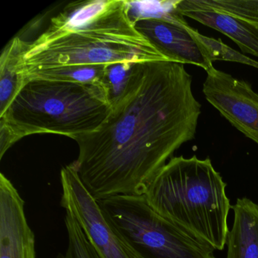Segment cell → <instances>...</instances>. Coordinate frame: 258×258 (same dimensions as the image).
Segmentation results:
<instances>
[{
  "instance_id": "cell-11",
  "label": "cell",
  "mask_w": 258,
  "mask_h": 258,
  "mask_svg": "<svg viewBox=\"0 0 258 258\" xmlns=\"http://www.w3.org/2000/svg\"><path fill=\"white\" fill-rule=\"evenodd\" d=\"M234 223L226 244L227 258H258V205L247 198L232 207Z\"/></svg>"
},
{
  "instance_id": "cell-10",
  "label": "cell",
  "mask_w": 258,
  "mask_h": 258,
  "mask_svg": "<svg viewBox=\"0 0 258 258\" xmlns=\"http://www.w3.org/2000/svg\"><path fill=\"white\" fill-rule=\"evenodd\" d=\"M173 10L227 36L244 53L258 57V30L251 25L209 7L205 0L173 1Z\"/></svg>"
},
{
  "instance_id": "cell-12",
  "label": "cell",
  "mask_w": 258,
  "mask_h": 258,
  "mask_svg": "<svg viewBox=\"0 0 258 258\" xmlns=\"http://www.w3.org/2000/svg\"><path fill=\"white\" fill-rule=\"evenodd\" d=\"M25 40L15 37L3 49L0 58V115L4 114L9 105L25 83L19 72V62L25 47Z\"/></svg>"
},
{
  "instance_id": "cell-5",
  "label": "cell",
  "mask_w": 258,
  "mask_h": 258,
  "mask_svg": "<svg viewBox=\"0 0 258 258\" xmlns=\"http://www.w3.org/2000/svg\"><path fill=\"white\" fill-rule=\"evenodd\" d=\"M104 217L138 258H216L214 249L155 211L144 196L98 200Z\"/></svg>"
},
{
  "instance_id": "cell-13",
  "label": "cell",
  "mask_w": 258,
  "mask_h": 258,
  "mask_svg": "<svg viewBox=\"0 0 258 258\" xmlns=\"http://www.w3.org/2000/svg\"><path fill=\"white\" fill-rule=\"evenodd\" d=\"M105 68L106 66L41 69L24 75L23 79L25 84L31 80L40 79L103 85Z\"/></svg>"
},
{
  "instance_id": "cell-8",
  "label": "cell",
  "mask_w": 258,
  "mask_h": 258,
  "mask_svg": "<svg viewBox=\"0 0 258 258\" xmlns=\"http://www.w3.org/2000/svg\"><path fill=\"white\" fill-rule=\"evenodd\" d=\"M182 18L178 14L173 19H144L134 25L170 61L195 64L207 72L213 67L209 50Z\"/></svg>"
},
{
  "instance_id": "cell-6",
  "label": "cell",
  "mask_w": 258,
  "mask_h": 258,
  "mask_svg": "<svg viewBox=\"0 0 258 258\" xmlns=\"http://www.w3.org/2000/svg\"><path fill=\"white\" fill-rule=\"evenodd\" d=\"M61 206L76 219L102 258H138L105 220L73 163L61 168Z\"/></svg>"
},
{
  "instance_id": "cell-1",
  "label": "cell",
  "mask_w": 258,
  "mask_h": 258,
  "mask_svg": "<svg viewBox=\"0 0 258 258\" xmlns=\"http://www.w3.org/2000/svg\"><path fill=\"white\" fill-rule=\"evenodd\" d=\"M94 132L75 139L73 163L96 200L144 196L175 152L194 140L201 105L184 64L136 63L123 93Z\"/></svg>"
},
{
  "instance_id": "cell-9",
  "label": "cell",
  "mask_w": 258,
  "mask_h": 258,
  "mask_svg": "<svg viewBox=\"0 0 258 258\" xmlns=\"http://www.w3.org/2000/svg\"><path fill=\"white\" fill-rule=\"evenodd\" d=\"M25 205L13 182L0 173V258H36L35 235Z\"/></svg>"
},
{
  "instance_id": "cell-2",
  "label": "cell",
  "mask_w": 258,
  "mask_h": 258,
  "mask_svg": "<svg viewBox=\"0 0 258 258\" xmlns=\"http://www.w3.org/2000/svg\"><path fill=\"white\" fill-rule=\"evenodd\" d=\"M152 61H170L137 31L126 0H89L68 4L25 40L18 69L23 78L41 69Z\"/></svg>"
},
{
  "instance_id": "cell-15",
  "label": "cell",
  "mask_w": 258,
  "mask_h": 258,
  "mask_svg": "<svg viewBox=\"0 0 258 258\" xmlns=\"http://www.w3.org/2000/svg\"><path fill=\"white\" fill-rule=\"evenodd\" d=\"M135 64L118 62L106 66L103 85L108 91L111 104L118 99L126 89Z\"/></svg>"
},
{
  "instance_id": "cell-16",
  "label": "cell",
  "mask_w": 258,
  "mask_h": 258,
  "mask_svg": "<svg viewBox=\"0 0 258 258\" xmlns=\"http://www.w3.org/2000/svg\"><path fill=\"white\" fill-rule=\"evenodd\" d=\"M196 36L204 45L208 47L212 61H235V62L247 64L258 69V61L237 52L235 49L224 44L220 39L216 40V39L202 35L197 30L196 31Z\"/></svg>"
},
{
  "instance_id": "cell-14",
  "label": "cell",
  "mask_w": 258,
  "mask_h": 258,
  "mask_svg": "<svg viewBox=\"0 0 258 258\" xmlns=\"http://www.w3.org/2000/svg\"><path fill=\"white\" fill-rule=\"evenodd\" d=\"M64 225L68 233L67 248L56 258H102L70 213L66 212Z\"/></svg>"
},
{
  "instance_id": "cell-4",
  "label": "cell",
  "mask_w": 258,
  "mask_h": 258,
  "mask_svg": "<svg viewBox=\"0 0 258 258\" xmlns=\"http://www.w3.org/2000/svg\"><path fill=\"white\" fill-rule=\"evenodd\" d=\"M226 187L209 158L174 157L155 176L144 196L158 214L214 250H222L231 208Z\"/></svg>"
},
{
  "instance_id": "cell-7",
  "label": "cell",
  "mask_w": 258,
  "mask_h": 258,
  "mask_svg": "<svg viewBox=\"0 0 258 258\" xmlns=\"http://www.w3.org/2000/svg\"><path fill=\"white\" fill-rule=\"evenodd\" d=\"M203 93L234 127L258 145V93L251 86L213 66L207 71Z\"/></svg>"
},
{
  "instance_id": "cell-3",
  "label": "cell",
  "mask_w": 258,
  "mask_h": 258,
  "mask_svg": "<svg viewBox=\"0 0 258 258\" xmlns=\"http://www.w3.org/2000/svg\"><path fill=\"white\" fill-rule=\"evenodd\" d=\"M112 105L102 84L28 81L0 115V159L15 143L34 134L75 140L97 131Z\"/></svg>"
}]
</instances>
